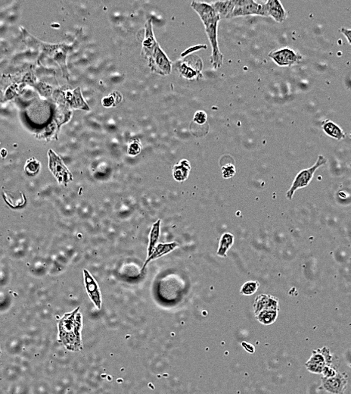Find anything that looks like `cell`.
Returning <instances> with one entry per match:
<instances>
[{
	"mask_svg": "<svg viewBox=\"0 0 351 394\" xmlns=\"http://www.w3.org/2000/svg\"><path fill=\"white\" fill-rule=\"evenodd\" d=\"M254 309L255 315L266 309L279 311V300L273 296L260 294L254 301Z\"/></svg>",
	"mask_w": 351,
	"mask_h": 394,
	"instance_id": "12",
	"label": "cell"
},
{
	"mask_svg": "<svg viewBox=\"0 0 351 394\" xmlns=\"http://www.w3.org/2000/svg\"><path fill=\"white\" fill-rule=\"evenodd\" d=\"M260 287L259 282H255V281H251V282H248L244 284L241 289V294L245 296H251L255 294Z\"/></svg>",
	"mask_w": 351,
	"mask_h": 394,
	"instance_id": "21",
	"label": "cell"
},
{
	"mask_svg": "<svg viewBox=\"0 0 351 394\" xmlns=\"http://www.w3.org/2000/svg\"><path fill=\"white\" fill-rule=\"evenodd\" d=\"M257 320L263 325H270L275 323L278 318V311L266 310L261 311L258 315H256Z\"/></svg>",
	"mask_w": 351,
	"mask_h": 394,
	"instance_id": "19",
	"label": "cell"
},
{
	"mask_svg": "<svg viewBox=\"0 0 351 394\" xmlns=\"http://www.w3.org/2000/svg\"><path fill=\"white\" fill-rule=\"evenodd\" d=\"M148 65L151 71L161 75H167L170 74L171 62L166 55L163 53L160 46L157 45L152 53L147 58Z\"/></svg>",
	"mask_w": 351,
	"mask_h": 394,
	"instance_id": "4",
	"label": "cell"
},
{
	"mask_svg": "<svg viewBox=\"0 0 351 394\" xmlns=\"http://www.w3.org/2000/svg\"><path fill=\"white\" fill-rule=\"evenodd\" d=\"M269 56L279 66H291L298 63L302 59L301 55L287 47L273 50L269 54Z\"/></svg>",
	"mask_w": 351,
	"mask_h": 394,
	"instance_id": "6",
	"label": "cell"
},
{
	"mask_svg": "<svg viewBox=\"0 0 351 394\" xmlns=\"http://www.w3.org/2000/svg\"><path fill=\"white\" fill-rule=\"evenodd\" d=\"M350 138H351V132H350Z\"/></svg>",
	"mask_w": 351,
	"mask_h": 394,
	"instance_id": "28",
	"label": "cell"
},
{
	"mask_svg": "<svg viewBox=\"0 0 351 394\" xmlns=\"http://www.w3.org/2000/svg\"><path fill=\"white\" fill-rule=\"evenodd\" d=\"M160 221H161L160 220L156 221V222L153 224L152 228H151V232H150L149 244H148V257L151 256V254L154 252V249H155L156 247V244H157V240H158L159 235H160Z\"/></svg>",
	"mask_w": 351,
	"mask_h": 394,
	"instance_id": "20",
	"label": "cell"
},
{
	"mask_svg": "<svg viewBox=\"0 0 351 394\" xmlns=\"http://www.w3.org/2000/svg\"><path fill=\"white\" fill-rule=\"evenodd\" d=\"M251 15L263 16V5L252 0H236V6L230 19Z\"/></svg>",
	"mask_w": 351,
	"mask_h": 394,
	"instance_id": "7",
	"label": "cell"
},
{
	"mask_svg": "<svg viewBox=\"0 0 351 394\" xmlns=\"http://www.w3.org/2000/svg\"><path fill=\"white\" fill-rule=\"evenodd\" d=\"M191 166L187 160H183L178 164L175 165L172 169L174 179L179 182H183L188 178Z\"/></svg>",
	"mask_w": 351,
	"mask_h": 394,
	"instance_id": "15",
	"label": "cell"
},
{
	"mask_svg": "<svg viewBox=\"0 0 351 394\" xmlns=\"http://www.w3.org/2000/svg\"><path fill=\"white\" fill-rule=\"evenodd\" d=\"M25 169L27 174L31 175V176H34L36 174L38 173L39 170H40V163L37 160L32 159V160H29L27 163Z\"/></svg>",
	"mask_w": 351,
	"mask_h": 394,
	"instance_id": "22",
	"label": "cell"
},
{
	"mask_svg": "<svg viewBox=\"0 0 351 394\" xmlns=\"http://www.w3.org/2000/svg\"><path fill=\"white\" fill-rule=\"evenodd\" d=\"M83 323L77 325L71 332L68 333L62 338L59 339V342L63 345L68 350L72 352H79L83 349L81 341V329Z\"/></svg>",
	"mask_w": 351,
	"mask_h": 394,
	"instance_id": "9",
	"label": "cell"
},
{
	"mask_svg": "<svg viewBox=\"0 0 351 394\" xmlns=\"http://www.w3.org/2000/svg\"><path fill=\"white\" fill-rule=\"evenodd\" d=\"M234 243V236L232 233H226L221 236L217 255L219 256H227V252Z\"/></svg>",
	"mask_w": 351,
	"mask_h": 394,
	"instance_id": "18",
	"label": "cell"
},
{
	"mask_svg": "<svg viewBox=\"0 0 351 394\" xmlns=\"http://www.w3.org/2000/svg\"><path fill=\"white\" fill-rule=\"evenodd\" d=\"M157 45L159 44L156 41L154 33H153L152 23H151V20H148L145 24V38L142 42V56L147 59Z\"/></svg>",
	"mask_w": 351,
	"mask_h": 394,
	"instance_id": "13",
	"label": "cell"
},
{
	"mask_svg": "<svg viewBox=\"0 0 351 394\" xmlns=\"http://www.w3.org/2000/svg\"><path fill=\"white\" fill-rule=\"evenodd\" d=\"M331 356H330L329 351L326 348L313 351L308 362H306V366L307 370L314 374H324L331 365Z\"/></svg>",
	"mask_w": 351,
	"mask_h": 394,
	"instance_id": "3",
	"label": "cell"
},
{
	"mask_svg": "<svg viewBox=\"0 0 351 394\" xmlns=\"http://www.w3.org/2000/svg\"><path fill=\"white\" fill-rule=\"evenodd\" d=\"M263 16H271L276 22L282 23L286 19L287 13L279 0H269L263 4Z\"/></svg>",
	"mask_w": 351,
	"mask_h": 394,
	"instance_id": "10",
	"label": "cell"
},
{
	"mask_svg": "<svg viewBox=\"0 0 351 394\" xmlns=\"http://www.w3.org/2000/svg\"><path fill=\"white\" fill-rule=\"evenodd\" d=\"M322 129L328 136L334 138V139L340 141L345 138V133L343 130L335 123L329 121V120L325 121V122L322 124Z\"/></svg>",
	"mask_w": 351,
	"mask_h": 394,
	"instance_id": "17",
	"label": "cell"
},
{
	"mask_svg": "<svg viewBox=\"0 0 351 394\" xmlns=\"http://www.w3.org/2000/svg\"><path fill=\"white\" fill-rule=\"evenodd\" d=\"M322 380L324 389L333 394H343L347 383L346 376L340 373L331 377H323Z\"/></svg>",
	"mask_w": 351,
	"mask_h": 394,
	"instance_id": "8",
	"label": "cell"
},
{
	"mask_svg": "<svg viewBox=\"0 0 351 394\" xmlns=\"http://www.w3.org/2000/svg\"><path fill=\"white\" fill-rule=\"evenodd\" d=\"M340 32L346 37L348 43L351 45V29H347V28H342L340 29Z\"/></svg>",
	"mask_w": 351,
	"mask_h": 394,
	"instance_id": "26",
	"label": "cell"
},
{
	"mask_svg": "<svg viewBox=\"0 0 351 394\" xmlns=\"http://www.w3.org/2000/svg\"><path fill=\"white\" fill-rule=\"evenodd\" d=\"M0 354H1V350H0Z\"/></svg>",
	"mask_w": 351,
	"mask_h": 394,
	"instance_id": "27",
	"label": "cell"
},
{
	"mask_svg": "<svg viewBox=\"0 0 351 394\" xmlns=\"http://www.w3.org/2000/svg\"><path fill=\"white\" fill-rule=\"evenodd\" d=\"M179 244L177 242H172L169 243H159L154 249V252L151 254V256L148 257L145 264H144L142 269H145V266L153 260L157 259L163 255H166L169 252H172V250L178 247Z\"/></svg>",
	"mask_w": 351,
	"mask_h": 394,
	"instance_id": "14",
	"label": "cell"
},
{
	"mask_svg": "<svg viewBox=\"0 0 351 394\" xmlns=\"http://www.w3.org/2000/svg\"><path fill=\"white\" fill-rule=\"evenodd\" d=\"M236 6V0L233 1H224V2H214L211 4V7L220 15L221 18L230 19L232 13L234 10Z\"/></svg>",
	"mask_w": 351,
	"mask_h": 394,
	"instance_id": "16",
	"label": "cell"
},
{
	"mask_svg": "<svg viewBox=\"0 0 351 394\" xmlns=\"http://www.w3.org/2000/svg\"><path fill=\"white\" fill-rule=\"evenodd\" d=\"M49 156H50V170L60 184L67 185L68 183L73 180L71 172L64 165L63 162L60 158L53 150H50L49 151Z\"/></svg>",
	"mask_w": 351,
	"mask_h": 394,
	"instance_id": "5",
	"label": "cell"
},
{
	"mask_svg": "<svg viewBox=\"0 0 351 394\" xmlns=\"http://www.w3.org/2000/svg\"><path fill=\"white\" fill-rule=\"evenodd\" d=\"M235 173H236L235 167L234 166H232V165H228V166L223 168V175H224V178H231V177H233V175H235Z\"/></svg>",
	"mask_w": 351,
	"mask_h": 394,
	"instance_id": "24",
	"label": "cell"
},
{
	"mask_svg": "<svg viewBox=\"0 0 351 394\" xmlns=\"http://www.w3.org/2000/svg\"><path fill=\"white\" fill-rule=\"evenodd\" d=\"M192 7L200 16L205 25V31L212 47L211 60L213 65L214 68H220L222 65L223 59H224L222 53L219 50L218 42H217V25L219 21L221 19V16L214 10L211 5L206 3L193 2Z\"/></svg>",
	"mask_w": 351,
	"mask_h": 394,
	"instance_id": "1",
	"label": "cell"
},
{
	"mask_svg": "<svg viewBox=\"0 0 351 394\" xmlns=\"http://www.w3.org/2000/svg\"><path fill=\"white\" fill-rule=\"evenodd\" d=\"M326 163V159H325L323 156H319V157H318L317 161L316 162V163H315L312 167L300 171V172L296 175L295 178H294V181H293L292 185L291 186L289 190L287 192V198L289 200H292L294 193H295L298 189L307 187V186L310 184L311 180L313 179V175H314L316 170H317L319 168H320L321 166H324Z\"/></svg>",
	"mask_w": 351,
	"mask_h": 394,
	"instance_id": "2",
	"label": "cell"
},
{
	"mask_svg": "<svg viewBox=\"0 0 351 394\" xmlns=\"http://www.w3.org/2000/svg\"><path fill=\"white\" fill-rule=\"evenodd\" d=\"M142 147H141L140 143L138 141H134L131 143L128 149V153L131 156H136L141 153Z\"/></svg>",
	"mask_w": 351,
	"mask_h": 394,
	"instance_id": "23",
	"label": "cell"
},
{
	"mask_svg": "<svg viewBox=\"0 0 351 394\" xmlns=\"http://www.w3.org/2000/svg\"><path fill=\"white\" fill-rule=\"evenodd\" d=\"M83 275H84V282L86 284L88 294L90 296L92 301L96 305V307L100 309L102 307V296H101L99 285L93 279V276L90 275V272L86 269L83 270Z\"/></svg>",
	"mask_w": 351,
	"mask_h": 394,
	"instance_id": "11",
	"label": "cell"
},
{
	"mask_svg": "<svg viewBox=\"0 0 351 394\" xmlns=\"http://www.w3.org/2000/svg\"><path fill=\"white\" fill-rule=\"evenodd\" d=\"M206 119L207 115L205 113L202 112V111H199V112L196 113V116H195V120H196V122L199 123V124H203V123L205 122Z\"/></svg>",
	"mask_w": 351,
	"mask_h": 394,
	"instance_id": "25",
	"label": "cell"
}]
</instances>
